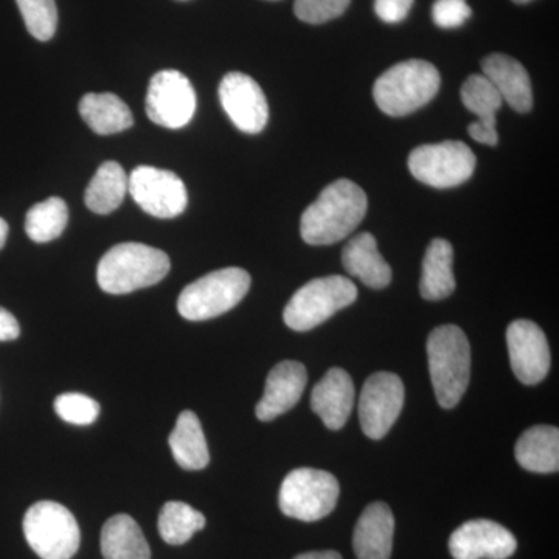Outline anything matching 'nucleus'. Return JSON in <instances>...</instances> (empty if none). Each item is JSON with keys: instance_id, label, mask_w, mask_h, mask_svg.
I'll use <instances>...</instances> for the list:
<instances>
[{"instance_id": "nucleus-1", "label": "nucleus", "mask_w": 559, "mask_h": 559, "mask_svg": "<svg viewBox=\"0 0 559 559\" xmlns=\"http://www.w3.org/2000/svg\"><path fill=\"white\" fill-rule=\"evenodd\" d=\"M369 200L358 183L340 179L330 183L305 210L300 234L311 246H329L353 234L366 218Z\"/></svg>"}, {"instance_id": "nucleus-2", "label": "nucleus", "mask_w": 559, "mask_h": 559, "mask_svg": "<svg viewBox=\"0 0 559 559\" xmlns=\"http://www.w3.org/2000/svg\"><path fill=\"white\" fill-rule=\"evenodd\" d=\"M170 257L140 242L114 246L98 263L97 280L105 293L121 296L157 285L170 272Z\"/></svg>"}, {"instance_id": "nucleus-3", "label": "nucleus", "mask_w": 559, "mask_h": 559, "mask_svg": "<svg viewBox=\"0 0 559 559\" xmlns=\"http://www.w3.org/2000/svg\"><path fill=\"white\" fill-rule=\"evenodd\" d=\"M429 373L443 409L457 406L469 384L471 348L462 329L437 326L428 337Z\"/></svg>"}, {"instance_id": "nucleus-4", "label": "nucleus", "mask_w": 559, "mask_h": 559, "mask_svg": "<svg viewBox=\"0 0 559 559\" xmlns=\"http://www.w3.org/2000/svg\"><path fill=\"white\" fill-rule=\"evenodd\" d=\"M440 83L439 70L429 61L399 62L374 83V103L390 117L409 116L439 94Z\"/></svg>"}, {"instance_id": "nucleus-5", "label": "nucleus", "mask_w": 559, "mask_h": 559, "mask_svg": "<svg viewBox=\"0 0 559 559\" xmlns=\"http://www.w3.org/2000/svg\"><path fill=\"white\" fill-rule=\"evenodd\" d=\"M250 288V275L241 267L213 271L180 293L178 311L190 322L218 318L234 310Z\"/></svg>"}, {"instance_id": "nucleus-6", "label": "nucleus", "mask_w": 559, "mask_h": 559, "mask_svg": "<svg viewBox=\"0 0 559 559\" xmlns=\"http://www.w3.org/2000/svg\"><path fill=\"white\" fill-rule=\"evenodd\" d=\"M358 299L355 283L342 275L314 278L301 286L286 305L283 319L294 331H310Z\"/></svg>"}, {"instance_id": "nucleus-7", "label": "nucleus", "mask_w": 559, "mask_h": 559, "mask_svg": "<svg viewBox=\"0 0 559 559\" xmlns=\"http://www.w3.org/2000/svg\"><path fill=\"white\" fill-rule=\"evenodd\" d=\"M24 535L40 559H72L80 549L79 522L53 500H40L27 510Z\"/></svg>"}, {"instance_id": "nucleus-8", "label": "nucleus", "mask_w": 559, "mask_h": 559, "mask_svg": "<svg viewBox=\"0 0 559 559\" xmlns=\"http://www.w3.org/2000/svg\"><path fill=\"white\" fill-rule=\"evenodd\" d=\"M340 492V481L333 474L322 469H294L280 487V510L293 520L320 521L336 509Z\"/></svg>"}, {"instance_id": "nucleus-9", "label": "nucleus", "mask_w": 559, "mask_h": 559, "mask_svg": "<svg viewBox=\"0 0 559 559\" xmlns=\"http://www.w3.org/2000/svg\"><path fill=\"white\" fill-rule=\"evenodd\" d=\"M476 164V154L457 140L418 146L407 160L412 176L433 189L462 186L473 176Z\"/></svg>"}, {"instance_id": "nucleus-10", "label": "nucleus", "mask_w": 559, "mask_h": 559, "mask_svg": "<svg viewBox=\"0 0 559 559\" xmlns=\"http://www.w3.org/2000/svg\"><path fill=\"white\" fill-rule=\"evenodd\" d=\"M128 191L139 207L154 218H176L189 204L183 180L176 173L150 165H140L131 171Z\"/></svg>"}, {"instance_id": "nucleus-11", "label": "nucleus", "mask_w": 559, "mask_h": 559, "mask_svg": "<svg viewBox=\"0 0 559 559\" xmlns=\"http://www.w3.org/2000/svg\"><path fill=\"white\" fill-rule=\"evenodd\" d=\"M197 112V92L178 70H160L150 81L146 116L168 130L187 127Z\"/></svg>"}, {"instance_id": "nucleus-12", "label": "nucleus", "mask_w": 559, "mask_h": 559, "mask_svg": "<svg viewBox=\"0 0 559 559\" xmlns=\"http://www.w3.org/2000/svg\"><path fill=\"white\" fill-rule=\"evenodd\" d=\"M404 384L389 371L371 374L359 399L360 428L371 440H381L395 425L404 406Z\"/></svg>"}, {"instance_id": "nucleus-13", "label": "nucleus", "mask_w": 559, "mask_h": 559, "mask_svg": "<svg viewBox=\"0 0 559 559\" xmlns=\"http://www.w3.org/2000/svg\"><path fill=\"white\" fill-rule=\"evenodd\" d=\"M219 102L231 123L246 134H259L270 120L266 95L252 76L230 72L221 80Z\"/></svg>"}, {"instance_id": "nucleus-14", "label": "nucleus", "mask_w": 559, "mask_h": 559, "mask_svg": "<svg viewBox=\"0 0 559 559\" xmlns=\"http://www.w3.org/2000/svg\"><path fill=\"white\" fill-rule=\"evenodd\" d=\"M511 369L525 385H535L550 370V348L544 331L532 320H514L507 330Z\"/></svg>"}, {"instance_id": "nucleus-15", "label": "nucleus", "mask_w": 559, "mask_h": 559, "mask_svg": "<svg viewBox=\"0 0 559 559\" xmlns=\"http://www.w3.org/2000/svg\"><path fill=\"white\" fill-rule=\"evenodd\" d=\"M516 549L518 540L513 533L488 520L465 522L450 538L454 559H509Z\"/></svg>"}, {"instance_id": "nucleus-16", "label": "nucleus", "mask_w": 559, "mask_h": 559, "mask_svg": "<svg viewBox=\"0 0 559 559\" xmlns=\"http://www.w3.org/2000/svg\"><path fill=\"white\" fill-rule=\"evenodd\" d=\"M307 382L308 373L304 364L297 360L277 364L267 377L263 399L257 404V418L260 421H272L293 409L304 395Z\"/></svg>"}, {"instance_id": "nucleus-17", "label": "nucleus", "mask_w": 559, "mask_h": 559, "mask_svg": "<svg viewBox=\"0 0 559 559\" xmlns=\"http://www.w3.org/2000/svg\"><path fill=\"white\" fill-rule=\"evenodd\" d=\"M355 404V385L347 371L331 369L326 371L312 389L311 409L323 425L331 430L344 428Z\"/></svg>"}, {"instance_id": "nucleus-18", "label": "nucleus", "mask_w": 559, "mask_h": 559, "mask_svg": "<svg viewBox=\"0 0 559 559\" xmlns=\"http://www.w3.org/2000/svg\"><path fill=\"white\" fill-rule=\"evenodd\" d=\"M481 72L487 76L503 102L516 112H530L533 108L532 81L520 61L509 55L492 53L481 60Z\"/></svg>"}, {"instance_id": "nucleus-19", "label": "nucleus", "mask_w": 559, "mask_h": 559, "mask_svg": "<svg viewBox=\"0 0 559 559\" xmlns=\"http://www.w3.org/2000/svg\"><path fill=\"white\" fill-rule=\"evenodd\" d=\"M395 518L389 506L370 503L360 514L355 533L353 549L358 559H390L393 547Z\"/></svg>"}, {"instance_id": "nucleus-20", "label": "nucleus", "mask_w": 559, "mask_h": 559, "mask_svg": "<svg viewBox=\"0 0 559 559\" xmlns=\"http://www.w3.org/2000/svg\"><path fill=\"white\" fill-rule=\"evenodd\" d=\"M342 264L349 275L371 289L388 288L392 282V267L381 255L377 238L371 234H359L348 241L342 252Z\"/></svg>"}, {"instance_id": "nucleus-21", "label": "nucleus", "mask_w": 559, "mask_h": 559, "mask_svg": "<svg viewBox=\"0 0 559 559\" xmlns=\"http://www.w3.org/2000/svg\"><path fill=\"white\" fill-rule=\"evenodd\" d=\"M518 463L532 473L550 474L559 469V430L555 426H533L522 433L514 448Z\"/></svg>"}, {"instance_id": "nucleus-22", "label": "nucleus", "mask_w": 559, "mask_h": 559, "mask_svg": "<svg viewBox=\"0 0 559 559\" xmlns=\"http://www.w3.org/2000/svg\"><path fill=\"white\" fill-rule=\"evenodd\" d=\"M452 263H454V249L451 242L443 238L430 241L423 260L421 282H419L423 299L439 301L448 299L454 293L455 277Z\"/></svg>"}, {"instance_id": "nucleus-23", "label": "nucleus", "mask_w": 559, "mask_h": 559, "mask_svg": "<svg viewBox=\"0 0 559 559\" xmlns=\"http://www.w3.org/2000/svg\"><path fill=\"white\" fill-rule=\"evenodd\" d=\"M80 114L95 134H119L134 124L131 109L117 95L86 94L80 102Z\"/></svg>"}, {"instance_id": "nucleus-24", "label": "nucleus", "mask_w": 559, "mask_h": 559, "mask_svg": "<svg viewBox=\"0 0 559 559\" xmlns=\"http://www.w3.org/2000/svg\"><path fill=\"white\" fill-rule=\"evenodd\" d=\"M168 443H170L173 457L180 468L200 471L209 465L207 441H205L200 418L194 412L183 411L179 415Z\"/></svg>"}, {"instance_id": "nucleus-25", "label": "nucleus", "mask_w": 559, "mask_h": 559, "mask_svg": "<svg viewBox=\"0 0 559 559\" xmlns=\"http://www.w3.org/2000/svg\"><path fill=\"white\" fill-rule=\"evenodd\" d=\"M105 559H151V550L138 522L128 514H116L102 530Z\"/></svg>"}, {"instance_id": "nucleus-26", "label": "nucleus", "mask_w": 559, "mask_h": 559, "mask_svg": "<svg viewBox=\"0 0 559 559\" xmlns=\"http://www.w3.org/2000/svg\"><path fill=\"white\" fill-rule=\"evenodd\" d=\"M128 193V175L117 162L100 165L84 193L87 209L97 215H109L120 207Z\"/></svg>"}, {"instance_id": "nucleus-27", "label": "nucleus", "mask_w": 559, "mask_h": 559, "mask_svg": "<svg viewBox=\"0 0 559 559\" xmlns=\"http://www.w3.org/2000/svg\"><path fill=\"white\" fill-rule=\"evenodd\" d=\"M162 539L170 546H182L193 538L194 533L205 527V516L189 503L171 500L162 507L157 522Z\"/></svg>"}, {"instance_id": "nucleus-28", "label": "nucleus", "mask_w": 559, "mask_h": 559, "mask_svg": "<svg viewBox=\"0 0 559 559\" xmlns=\"http://www.w3.org/2000/svg\"><path fill=\"white\" fill-rule=\"evenodd\" d=\"M68 204L58 197L33 205L25 218V231L35 242H49L61 237L68 227Z\"/></svg>"}, {"instance_id": "nucleus-29", "label": "nucleus", "mask_w": 559, "mask_h": 559, "mask_svg": "<svg viewBox=\"0 0 559 559\" xmlns=\"http://www.w3.org/2000/svg\"><path fill=\"white\" fill-rule=\"evenodd\" d=\"M460 95H462L463 106L471 112L476 114L477 121L496 124V114H498L503 100L495 84L484 73L471 75L463 83Z\"/></svg>"}, {"instance_id": "nucleus-30", "label": "nucleus", "mask_w": 559, "mask_h": 559, "mask_svg": "<svg viewBox=\"0 0 559 559\" xmlns=\"http://www.w3.org/2000/svg\"><path fill=\"white\" fill-rule=\"evenodd\" d=\"M25 27L38 40L53 38L58 27V10L55 0H16Z\"/></svg>"}, {"instance_id": "nucleus-31", "label": "nucleus", "mask_w": 559, "mask_h": 559, "mask_svg": "<svg viewBox=\"0 0 559 559\" xmlns=\"http://www.w3.org/2000/svg\"><path fill=\"white\" fill-rule=\"evenodd\" d=\"M55 412L70 425L87 426L100 415V404L83 393H62L55 400Z\"/></svg>"}, {"instance_id": "nucleus-32", "label": "nucleus", "mask_w": 559, "mask_h": 559, "mask_svg": "<svg viewBox=\"0 0 559 559\" xmlns=\"http://www.w3.org/2000/svg\"><path fill=\"white\" fill-rule=\"evenodd\" d=\"M352 0H296L294 13L307 24H325L347 11Z\"/></svg>"}, {"instance_id": "nucleus-33", "label": "nucleus", "mask_w": 559, "mask_h": 559, "mask_svg": "<svg viewBox=\"0 0 559 559\" xmlns=\"http://www.w3.org/2000/svg\"><path fill=\"white\" fill-rule=\"evenodd\" d=\"M471 7L466 0H436L432 20L441 28L462 27L471 17Z\"/></svg>"}, {"instance_id": "nucleus-34", "label": "nucleus", "mask_w": 559, "mask_h": 559, "mask_svg": "<svg viewBox=\"0 0 559 559\" xmlns=\"http://www.w3.org/2000/svg\"><path fill=\"white\" fill-rule=\"evenodd\" d=\"M414 0H374V11L385 24H399L406 20Z\"/></svg>"}, {"instance_id": "nucleus-35", "label": "nucleus", "mask_w": 559, "mask_h": 559, "mask_svg": "<svg viewBox=\"0 0 559 559\" xmlns=\"http://www.w3.org/2000/svg\"><path fill=\"white\" fill-rule=\"evenodd\" d=\"M468 132L471 139L481 143V145L496 146L499 143L498 128L496 124L481 123L474 121L469 124Z\"/></svg>"}, {"instance_id": "nucleus-36", "label": "nucleus", "mask_w": 559, "mask_h": 559, "mask_svg": "<svg viewBox=\"0 0 559 559\" xmlns=\"http://www.w3.org/2000/svg\"><path fill=\"white\" fill-rule=\"evenodd\" d=\"M20 334V322L5 308H0V342L17 340Z\"/></svg>"}, {"instance_id": "nucleus-37", "label": "nucleus", "mask_w": 559, "mask_h": 559, "mask_svg": "<svg viewBox=\"0 0 559 559\" xmlns=\"http://www.w3.org/2000/svg\"><path fill=\"white\" fill-rule=\"evenodd\" d=\"M294 559H342L341 555L334 550L325 551H308V554H301L299 557Z\"/></svg>"}, {"instance_id": "nucleus-38", "label": "nucleus", "mask_w": 559, "mask_h": 559, "mask_svg": "<svg viewBox=\"0 0 559 559\" xmlns=\"http://www.w3.org/2000/svg\"><path fill=\"white\" fill-rule=\"evenodd\" d=\"M7 237H9V224L5 219L0 218V249L5 246Z\"/></svg>"}, {"instance_id": "nucleus-39", "label": "nucleus", "mask_w": 559, "mask_h": 559, "mask_svg": "<svg viewBox=\"0 0 559 559\" xmlns=\"http://www.w3.org/2000/svg\"><path fill=\"white\" fill-rule=\"evenodd\" d=\"M514 3H528V2H532V0H513Z\"/></svg>"}]
</instances>
